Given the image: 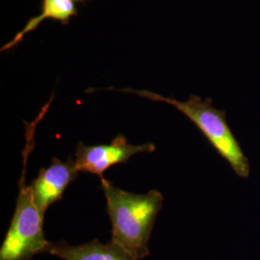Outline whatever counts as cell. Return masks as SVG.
I'll return each mask as SVG.
<instances>
[{
    "label": "cell",
    "mask_w": 260,
    "mask_h": 260,
    "mask_svg": "<svg viewBox=\"0 0 260 260\" xmlns=\"http://www.w3.org/2000/svg\"><path fill=\"white\" fill-rule=\"evenodd\" d=\"M112 224L111 241L127 251L136 260L149 254V242L164 197L151 190L147 194H134L101 177Z\"/></svg>",
    "instance_id": "1"
},
{
    "label": "cell",
    "mask_w": 260,
    "mask_h": 260,
    "mask_svg": "<svg viewBox=\"0 0 260 260\" xmlns=\"http://www.w3.org/2000/svg\"><path fill=\"white\" fill-rule=\"evenodd\" d=\"M155 149L152 143L131 145L122 134H118L108 145L88 146L83 142H78L75 149V166L79 173H90L103 177L109 168L123 164L136 154L153 152Z\"/></svg>",
    "instance_id": "4"
},
{
    "label": "cell",
    "mask_w": 260,
    "mask_h": 260,
    "mask_svg": "<svg viewBox=\"0 0 260 260\" xmlns=\"http://www.w3.org/2000/svg\"><path fill=\"white\" fill-rule=\"evenodd\" d=\"M102 90L134 93L152 102L167 103L174 106L195 124L217 152L231 165L238 177L248 178L250 176L251 167L249 159L245 155L238 140L228 123L225 111L214 107L210 98L204 100L199 95L192 94L188 100L180 102L175 98H167L148 90H134L130 88H106Z\"/></svg>",
    "instance_id": "2"
},
{
    "label": "cell",
    "mask_w": 260,
    "mask_h": 260,
    "mask_svg": "<svg viewBox=\"0 0 260 260\" xmlns=\"http://www.w3.org/2000/svg\"><path fill=\"white\" fill-rule=\"evenodd\" d=\"M77 14L78 11L74 0H42L41 13L28 19L25 26L19 30L10 42L3 45L0 51H8L17 47L27 34L35 31L45 19H54L60 21L63 25H67Z\"/></svg>",
    "instance_id": "7"
},
{
    "label": "cell",
    "mask_w": 260,
    "mask_h": 260,
    "mask_svg": "<svg viewBox=\"0 0 260 260\" xmlns=\"http://www.w3.org/2000/svg\"><path fill=\"white\" fill-rule=\"evenodd\" d=\"M74 1H78V2H82V3H84L86 0H74Z\"/></svg>",
    "instance_id": "8"
},
{
    "label": "cell",
    "mask_w": 260,
    "mask_h": 260,
    "mask_svg": "<svg viewBox=\"0 0 260 260\" xmlns=\"http://www.w3.org/2000/svg\"><path fill=\"white\" fill-rule=\"evenodd\" d=\"M75 160L62 161L53 158L50 166L40 170L37 178L30 184L35 205L45 216L47 208L62 200L66 189L78 177Z\"/></svg>",
    "instance_id": "5"
},
{
    "label": "cell",
    "mask_w": 260,
    "mask_h": 260,
    "mask_svg": "<svg viewBox=\"0 0 260 260\" xmlns=\"http://www.w3.org/2000/svg\"><path fill=\"white\" fill-rule=\"evenodd\" d=\"M47 109H42L37 119L26 125V147L23 151V171L19 183V194L13 219L0 248V260H30L46 253L50 242L44 233V215L35 205L30 185H25V167L28 155L34 146V132Z\"/></svg>",
    "instance_id": "3"
},
{
    "label": "cell",
    "mask_w": 260,
    "mask_h": 260,
    "mask_svg": "<svg viewBox=\"0 0 260 260\" xmlns=\"http://www.w3.org/2000/svg\"><path fill=\"white\" fill-rule=\"evenodd\" d=\"M46 253L63 260H136L117 244L102 243L98 239L79 246L66 241L50 243Z\"/></svg>",
    "instance_id": "6"
}]
</instances>
